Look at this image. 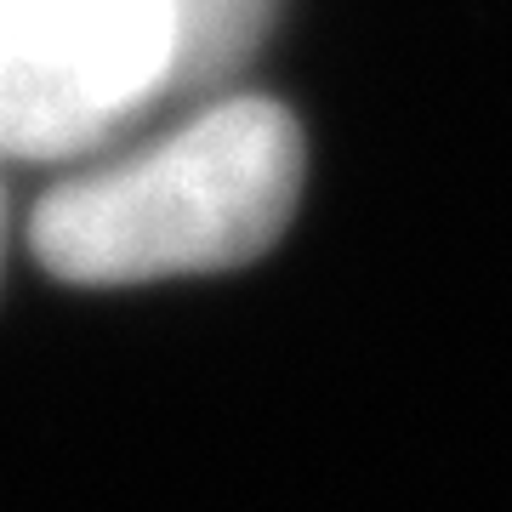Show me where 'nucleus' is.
<instances>
[{"instance_id": "obj_1", "label": "nucleus", "mask_w": 512, "mask_h": 512, "mask_svg": "<svg viewBox=\"0 0 512 512\" xmlns=\"http://www.w3.org/2000/svg\"><path fill=\"white\" fill-rule=\"evenodd\" d=\"M302 194V131L268 97H222L120 165L52 188L29 245L69 285H148L268 251Z\"/></svg>"}, {"instance_id": "obj_2", "label": "nucleus", "mask_w": 512, "mask_h": 512, "mask_svg": "<svg viewBox=\"0 0 512 512\" xmlns=\"http://www.w3.org/2000/svg\"><path fill=\"white\" fill-rule=\"evenodd\" d=\"M171 0H0V154L69 160L171 97Z\"/></svg>"}, {"instance_id": "obj_3", "label": "nucleus", "mask_w": 512, "mask_h": 512, "mask_svg": "<svg viewBox=\"0 0 512 512\" xmlns=\"http://www.w3.org/2000/svg\"><path fill=\"white\" fill-rule=\"evenodd\" d=\"M171 12H177L171 97H194L251 63L262 29L274 18V0H171Z\"/></svg>"}, {"instance_id": "obj_4", "label": "nucleus", "mask_w": 512, "mask_h": 512, "mask_svg": "<svg viewBox=\"0 0 512 512\" xmlns=\"http://www.w3.org/2000/svg\"><path fill=\"white\" fill-rule=\"evenodd\" d=\"M0 228H6V211H0Z\"/></svg>"}]
</instances>
